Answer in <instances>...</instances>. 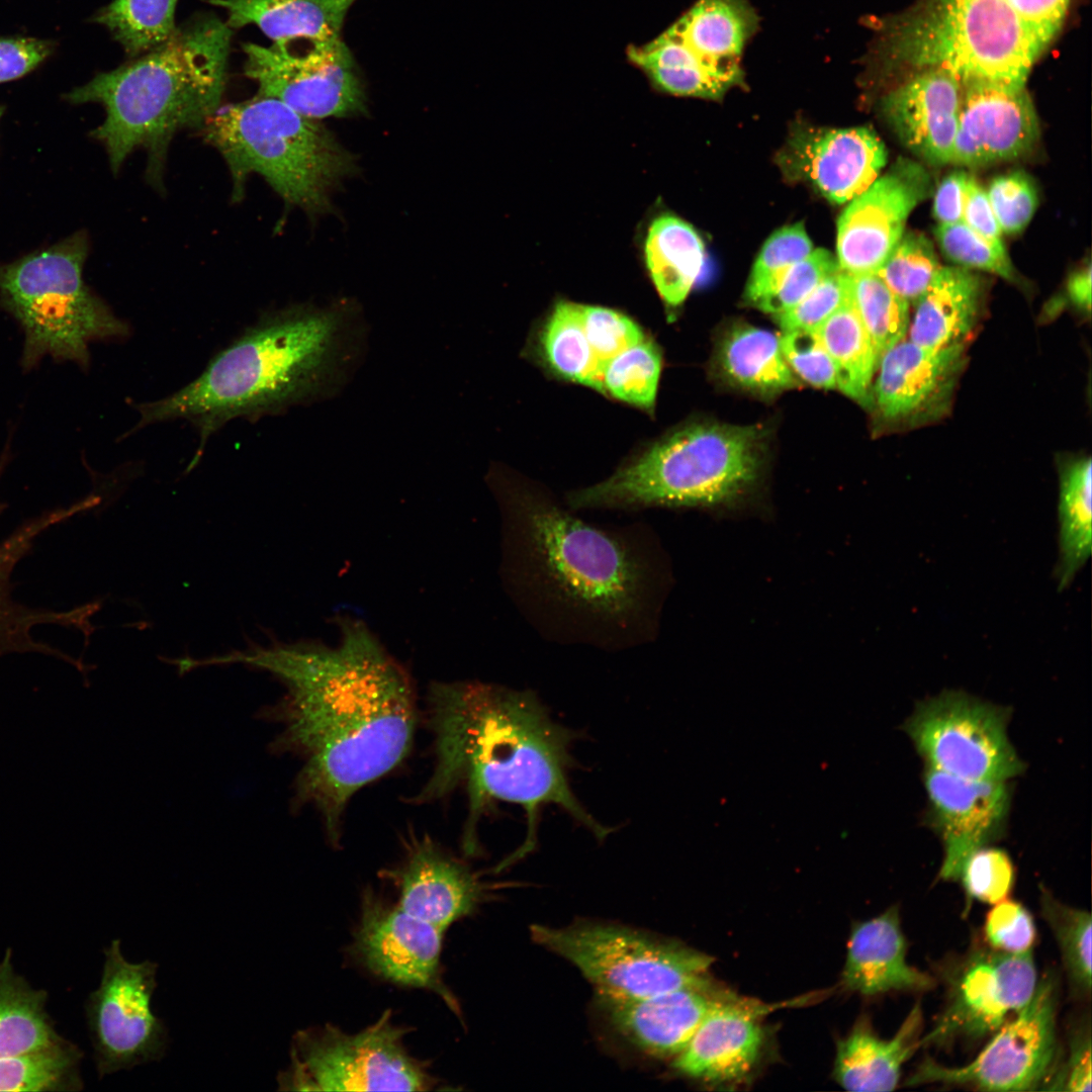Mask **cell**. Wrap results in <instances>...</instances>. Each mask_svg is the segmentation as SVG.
I'll list each match as a JSON object with an SVG mask.
<instances>
[{
  "mask_svg": "<svg viewBox=\"0 0 1092 1092\" xmlns=\"http://www.w3.org/2000/svg\"><path fill=\"white\" fill-rule=\"evenodd\" d=\"M497 485L502 582L535 631L606 651L655 638L665 571L646 524L595 525L530 484Z\"/></svg>",
  "mask_w": 1092,
  "mask_h": 1092,
  "instance_id": "1",
  "label": "cell"
},
{
  "mask_svg": "<svg viewBox=\"0 0 1092 1092\" xmlns=\"http://www.w3.org/2000/svg\"><path fill=\"white\" fill-rule=\"evenodd\" d=\"M337 647L298 643L229 655L276 673L288 695L280 714V746L303 764L296 779L299 805H311L332 843L352 797L396 767L408 753L417 725L412 680L364 623L341 621Z\"/></svg>",
  "mask_w": 1092,
  "mask_h": 1092,
  "instance_id": "2",
  "label": "cell"
},
{
  "mask_svg": "<svg viewBox=\"0 0 1092 1092\" xmlns=\"http://www.w3.org/2000/svg\"><path fill=\"white\" fill-rule=\"evenodd\" d=\"M434 764L412 799L437 801L465 791L469 815L464 844L476 847V825L492 802L520 806L527 828L512 858L535 848L542 809L558 806L605 840L612 828L599 822L573 793L568 772L574 733L557 722L531 691L481 681L434 682L427 697Z\"/></svg>",
  "mask_w": 1092,
  "mask_h": 1092,
  "instance_id": "3",
  "label": "cell"
},
{
  "mask_svg": "<svg viewBox=\"0 0 1092 1092\" xmlns=\"http://www.w3.org/2000/svg\"><path fill=\"white\" fill-rule=\"evenodd\" d=\"M343 316L333 309L291 307L262 316L220 351L195 380L136 406V428L185 419L208 438L236 418L276 414L318 394L340 356Z\"/></svg>",
  "mask_w": 1092,
  "mask_h": 1092,
  "instance_id": "4",
  "label": "cell"
},
{
  "mask_svg": "<svg viewBox=\"0 0 1092 1092\" xmlns=\"http://www.w3.org/2000/svg\"><path fill=\"white\" fill-rule=\"evenodd\" d=\"M231 38L225 22L202 14L177 27L162 46L65 94L72 104L104 107L105 118L91 134L104 146L114 173L144 149L148 175L160 184L175 133L200 129L219 108Z\"/></svg>",
  "mask_w": 1092,
  "mask_h": 1092,
  "instance_id": "5",
  "label": "cell"
},
{
  "mask_svg": "<svg viewBox=\"0 0 1092 1092\" xmlns=\"http://www.w3.org/2000/svg\"><path fill=\"white\" fill-rule=\"evenodd\" d=\"M767 445L760 425L693 422L657 440L606 479L565 495L574 512L728 504L759 479Z\"/></svg>",
  "mask_w": 1092,
  "mask_h": 1092,
  "instance_id": "6",
  "label": "cell"
},
{
  "mask_svg": "<svg viewBox=\"0 0 1092 1092\" xmlns=\"http://www.w3.org/2000/svg\"><path fill=\"white\" fill-rule=\"evenodd\" d=\"M200 130L229 167L234 200L258 174L284 202L314 217L333 210L334 193L358 171L356 156L318 119L272 97L219 106Z\"/></svg>",
  "mask_w": 1092,
  "mask_h": 1092,
  "instance_id": "7",
  "label": "cell"
},
{
  "mask_svg": "<svg viewBox=\"0 0 1092 1092\" xmlns=\"http://www.w3.org/2000/svg\"><path fill=\"white\" fill-rule=\"evenodd\" d=\"M89 240L79 231L46 249L0 263V306L20 327V366L27 372L47 357L90 365L92 343L128 335L117 317L84 281Z\"/></svg>",
  "mask_w": 1092,
  "mask_h": 1092,
  "instance_id": "8",
  "label": "cell"
},
{
  "mask_svg": "<svg viewBox=\"0 0 1092 1092\" xmlns=\"http://www.w3.org/2000/svg\"><path fill=\"white\" fill-rule=\"evenodd\" d=\"M887 56L961 84L1025 86L1042 49L1004 0H918L886 30Z\"/></svg>",
  "mask_w": 1092,
  "mask_h": 1092,
  "instance_id": "9",
  "label": "cell"
},
{
  "mask_svg": "<svg viewBox=\"0 0 1092 1092\" xmlns=\"http://www.w3.org/2000/svg\"><path fill=\"white\" fill-rule=\"evenodd\" d=\"M531 934L578 969L599 995L640 998L711 984V956L643 931L599 923L535 924Z\"/></svg>",
  "mask_w": 1092,
  "mask_h": 1092,
  "instance_id": "10",
  "label": "cell"
},
{
  "mask_svg": "<svg viewBox=\"0 0 1092 1092\" xmlns=\"http://www.w3.org/2000/svg\"><path fill=\"white\" fill-rule=\"evenodd\" d=\"M757 16L744 0H698L652 41L628 58L658 89L719 99L743 82L742 60Z\"/></svg>",
  "mask_w": 1092,
  "mask_h": 1092,
  "instance_id": "11",
  "label": "cell"
},
{
  "mask_svg": "<svg viewBox=\"0 0 1092 1092\" xmlns=\"http://www.w3.org/2000/svg\"><path fill=\"white\" fill-rule=\"evenodd\" d=\"M405 1030L385 1012L365 1029L348 1033L334 1025L297 1031L290 1066L279 1073V1090L428 1091L436 1079L404 1046Z\"/></svg>",
  "mask_w": 1092,
  "mask_h": 1092,
  "instance_id": "12",
  "label": "cell"
},
{
  "mask_svg": "<svg viewBox=\"0 0 1092 1092\" xmlns=\"http://www.w3.org/2000/svg\"><path fill=\"white\" fill-rule=\"evenodd\" d=\"M1009 712L962 691L917 704L904 729L926 766L977 781L1007 782L1023 772L1007 734Z\"/></svg>",
  "mask_w": 1092,
  "mask_h": 1092,
  "instance_id": "13",
  "label": "cell"
},
{
  "mask_svg": "<svg viewBox=\"0 0 1092 1092\" xmlns=\"http://www.w3.org/2000/svg\"><path fill=\"white\" fill-rule=\"evenodd\" d=\"M245 75L258 95L278 99L313 119L367 113V95L354 57L341 39L296 38L263 47L247 42Z\"/></svg>",
  "mask_w": 1092,
  "mask_h": 1092,
  "instance_id": "14",
  "label": "cell"
},
{
  "mask_svg": "<svg viewBox=\"0 0 1092 1092\" xmlns=\"http://www.w3.org/2000/svg\"><path fill=\"white\" fill-rule=\"evenodd\" d=\"M1058 984L1053 975L1037 982L1030 1001L1005 1021L968 1065L945 1067L923 1061L907 1086L943 1084L984 1091L1041 1090L1059 1063Z\"/></svg>",
  "mask_w": 1092,
  "mask_h": 1092,
  "instance_id": "15",
  "label": "cell"
},
{
  "mask_svg": "<svg viewBox=\"0 0 1092 1092\" xmlns=\"http://www.w3.org/2000/svg\"><path fill=\"white\" fill-rule=\"evenodd\" d=\"M99 987L85 1002L89 1035L99 1078L163 1058L167 1028L151 1008L158 964H133L120 951L119 939L104 948Z\"/></svg>",
  "mask_w": 1092,
  "mask_h": 1092,
  "instance_id": "16",
  "label": "cell"
},
{
  "mask_svg": "<svg viewBox=\"0 0 1092 1092\" xmlns=\"http://www.w3.org/2000/svg\"><path fill=\"white\" fill-rule=\"evenodd\" d=\"M948 980L945 1007L920 1046L994 1033L1030 1001L1038 982L1031 948L1012 953L990 946L970 952Z\"/></svg>",
  "mask_w": 1092,
  "mask_h": 1092,
  "instance_id": "17",
  "label": "cell"
},
{
  "mask_svg": "<svg viewBox=\"0 0 1092 1092\" xmlns=\"http://www.w3.org/2000/svg\"><path fill=\"white\" fill-rule=\"evenodd\" d=\"M444 932L367 891L353 948L374 975L401 986L432 991L457 1014L458 1002L441 972Z\"/></svg>",
  "mask_w": 1092,
  "mask_h": 1092,
  "instance_id": "18",
  "label": "cell"
},
{
  "mask_svg": "<svg viewBox=\"0 0 1092 1092\" xmlns=\"http://www.w3.org/2000/svg\"><path fill=\"white\" fill-rule=\"evenodd\" d=\"M931 191L918 163L900 160L854 197L837 224V264L848 275L877 273L902 236L907 218Z\"/></svg>",
  "mask_w": 1092,
  "mask_h": 1092,
  "instance_id": "19",
  "label": "cell"
},
{
  "mask_svg": "<svg viewBox=\"0 0 1092 1092\" xmlns=\"http://www.w3.org/2000/svg\"><path fill=\"white\" fill-rule=\"evenodd\" d=\"M11 459L10 446L0 456V479ZM96 499L90 495L68 507L46 511L30 518L0 540V657L9 653L37 652L65 659L73 664L76 660L65 652L33 635V629L41 625H56L82 632L85 638L95 629L91 617L98 611V602L69 610H51L26 606L13 596L11 577L17 564L30 553L38 537L49 529L62 524L76 515L91 510ZM8 505L0 500V516Z\"/></svg>",
  "mask_w": 1092,
  "mask_h": 1092,
  "instance_id": "20",
  "label": "cell"
},
{
  "mask_svg": "<svg viewBox=\"0 0 1092 1092\" xmlns=\"http://www.w3.org/2000/svg\"><path fill=\"white\" fill-rule=\"evenodd\" d=\"M923 784L928 818L943 847L938 877L959 881L968 857L1000 838L1011 792L1007 782L969 780L926 766Z\"/></svg>",
  "mask_w": 1092,
  "mask_h": 1092,
  "instance_id": "21",
  "label": "cell"
},
{
  "mask_svg": "<svg viewBox=\"0 0 1092 1092\" xmlns=\"http://www.w3.org/2000/svg\"><path fill=\"white\" fill-rule=\"evenodd\" d=\"M965 345L940 349L904 339L881 357L870 404L888 424L914 425L943 413L963 367Z\"/></svg>",
  "mask_w": 1092,
  "mask_h": 1092,
  "instance_id": "22",
  "label": "cell"
},
{
  "mask_svg": "<svg viewBox=\"0 0 1092 1092\" xmlns=\"http://www.w3.org/2000/svg\"><path fill=\"white\" fill-rule=\"evenodd\" d=\"M1037 116L1025 86L962 85L950 163L981 167L1026 154L1038 138Z\"/></svg>",
  "mask_w": 1092,
  "mask_h": 1092,
  "instance_id": "23",
  "label": "cell"
},
{
  "mask_svg": "<svg viewBox=\"0 0 1092 1092\" xmlns=\"http://www.w3.org/2000/svg\"><path fill=\"white\" fill-rule=\"evenodd\" d=\"M384 876L396 886L400 908L444 930L472 913L482 894L469 867L426 834L412 835L401 862Z\"/></svg>",
  "mask_w": 1092,
  "mask_h": 1092,
  "instance_id": "24",
  "label": "cell"
},
{
  "mask_svg": "<svg viewBox=\"0 0 1092 1092\" xmlns=\"http://www.w3.org/2000/svg\"><path fill=\"white\" fill-rule=\"evenodd\" d=\"M735 996L708 984L640 998L597 994V1000L609 1023L634 1046L652 1057L674 1058L705 1017Z\"/></svg>",
  "mask_w": 1092,
  "mask_h": 1092,
  "instance_id": "25",
  "label": "cell"
},
{
  "mask_svg": "<svg viewBox=\"0 0 1092 1092\" xmlns=\"http://www.w3.org/2000/svg\"><path fill=\"white\" fill-rule=\"evenodd\" d=\"M786 165L829 201L844 203L863 192L879 176L887 152L867 127L810 129L792 139Z\"/></svg>",
  "mask_w": 1092,
  "mask_h": 1092,
  "instance_id": "26",
  "label": "cell"
},
{
  "mask_svg": "<svg viewBox=\"0 0 1092 1092\" xmlns=\"http://www.w3.org/2000/svg\"><path fill=\"white\" fill-rule=\"evenodd\" d=\"M778 1005L735 996L712 1010L676 1056L679 1073L711 1084L744 1080L759 1061L764 1033L759 1018Z\"/></svg>",
  "mask_w": 1092,
  "mask_h": 1092,
  "instance_id": "27",
  "label": "cell"
},
{
  "mask_svg": "<svg viewBox=\"0 0 1092 1092\" xmlns=\"http://www.w3.org/2000/svg\"><path fill=\"white\" fill-rule=\"evenodd\" d=\"M890 91L883 112L901 143L931 165L950 163L962 84L940 70H922Z\"/></svg>",
  "mask_w": 1092,
  "mask_h": 1092,
  "instance_id": "28",
  "label": "cell"
},
{
  "mask_svg": "<svg viewBox=\"0 0 1092 1092\" xmlns=\"http://www.w3.org/2000/svg\"><path fill=\"white\" fill-rule=\"evenodd\" d=\"M899 909L889 907L880 915L851 926L841 985L863 996L891 991L921 992L934 987L928 974L910 966Z\"/></svg>",
  "mask_w": 1092,
  "mask_h": 1092,
  "instance_id": "29",
  "label": "cell"
},
{
  "mask_svg": "<svg viewBox=\"0 0 1092 1092\" xmlns=\"http://www.w3.org/2000/svg\"><path fill=\"white\" fill-rule=\"evenodd\" d=\"M923 1017L915 1004L890 1039L881 1038L867 1018H860L836 1043L833 1079L847 1091L886 1092L896 1089L903 1065L920 1048Z\"/></svg>",
  "mask_w": 1092,
  "mask_h": 1092,
  "instance_id": "30",
  "label": "cell"
},
{
  "mask_svg": "<svg viewBox=\"0 0 1092 1092\" xmlns=\"http://www.w3.org/2000/svg\"><path fill=\"white\" fill-rule=\"evenodd\" d=\"M981 283L963 267H941L915 303L908 338L930 349L963 342L979 311Z\"/></svg>",
  "mask_w": 1092,
  "mask_h": 1092,
  "instance_id": "31",
  "label": "cell"
},
{
  "mask_svg": "<svg viewBox=\"0 0 1092 1092\" xmlns=\"http://www.w3.org/2000/svg\"><path fill=\"white\" fill-rule=\"evenodd\" d=\"M226 11L225 24L258 26L274 42L339 37L350 8L358 0H206Z\"/></svg>",
  "mask_w": 1092,
  "mask_h": 1092,
  "instance_id": "32",
  "label": "cell"
},
{
  "mask_svg": "<svg viewBox=\"0 0 1092 1092\" xmlns=\"http://www.w3.org/2000/svg\"><path fill=\"white\" fill-rule=\"evenodd\" d=\"M716 369L736 388L770 397L798 385L780 345V337L749 324L728 327L718 342Z\"/></svg>",
  "mask_w": 1092,
  "mask_h": 1092,
  "instance_id": "33",
  "label": "cell"
},
{
  "mask_svg": "<svg viewBox=\"0 0 1092 1092\" xmlns=\"http://www.w3.org/2000/svg\"><path fill=\"white\" fill-rule=\"evenodd\" d=\"M649 275L665 305H680L705 262V248L697 232L682 219L661 215L649 226L645 247Z\"/></svg>",
  "mask_w": 1092,
  "mask_h": 1092,
  "instance_id": "34",
  "label": "cell"
},
{
  "mask_svg": "<svg viewBox=\"0 0 1092 1092\" xmlns=\"http://www.w3.org/2000/svg\"><path fill=\"white\" fill-rule=\"evenodd\" d=\"M1092 462L1080 457L1060 470L1058 522L1059 589L1068 587L1086 564L1092 549Z\"/></svg>",
  "mask_w": 1092,
  "mask_h": 1092,
  "instance_id": "35",
  "label": "cell"
},
{
  "mask_svg": "<svg viewBox=\"0 0 1092 1092\" xmlns=\"http://www.w3.org/2000/svg\"><path fill=\"white\" fill-rule=\"evenodd\" d=\"M48 993L14 971L12 949L0 961V1058L49 1044L62 1035L47 1012Z\"/></svg>",
  "mask_w": 1092,
  "mask_h": 1092,
  "instance_id": "36",
  "label": "cell"
},
{
  "mask_svg": "<svg viewBox=\"0 0 1092 1092\" xmlns=\"http://www.w3.org/2000/svg\"><path fill=\"white\" fill-rule=\"evenodd\" d=\"M816 332L835 366L836 388L860 404H870L878 362L851 294Z\"/></svg>",
  "mask_w": 1092,
  "mask_h": 1092,
  "instance_id": "37",
  "label": "cell"
},
{
  "mask_svg": "<svg viewBox=\"0 0 1092 1092\" xmlns=\"http://www.w3.org/2000/svg\"><path fill=\"white\" fill-rule=\"evenodd\" d=\"M83 1051L59 1039L26 1052L0 1058V1091L77 1092L83 1090L80 1072Z\"/></svg>",
  "mask_w": 1092,
  "mask_h": 1092,
  "instance_id": "38",
  "label": "cell"
},
{
  "mask_svg": "<svg viewBox=\"0 0 1092 1092\" xmlns=\"http://www.w3.org/2000/svg\"><path fill=\"white\" fill-rule=\"evenodd\" d=\"M544 359L558 376L602 393L604 367L586 338L581 304L559 301L550 313L541 336Z\"/></svg>",
  "mask_w": 1092,
  "mask_h": 1092,
  "instance_id": "39",
  "label": "cell"
},
{
  "mask_svg": "<svg viewBox=\"0 0 1092 1092\" xmlns=\"http://www.w3.org/2000/svg\"><path fill=\"white\" fill-rule=\"evenodd\" d=\"M178 0H113L92 18L105 26L129 57H140L175 33Z\"/></svg>",
  "mask_w": 1092,
  "mask_h": 1092,
  "instance_id": "40",
  "label": "cell"
},
{
  "mask_svg": "<svg viewBox=\"0 0 1092 1092\" xmlns=\"http://www.w3.org/2000/svg\"><path fill=\"white\" fill-rule=\"evenodd\" d=\"M849 278L851 299L879 364L885 352L906 338L910 304L896 295L876 273L849 275Z\"/></svg>",
  "mask_w": 1092,
  "mask_h": 1092,
  "instance_id": "41",
  "label": "cell"
},
{
  "mask_svg": "<svg viewBox=\"0 0 1092 1092\" xmlns=\"http://www.w3.org/2000/svg\"><path fill=\"white\" fill-rule=\"evenodd\" d=\"M1041 914L1058 942L1070 983L1078 995L1091 991V914L1041 891Z\"/></svg>",
  "mask_w": 1092,
  "mask_h": 1092,
  "instance_id": "42",
  "label": "cell"
},
{
  "mask_svg": "<svg viewBox=\"0 0 1092 1092\" xmlns=\"http://www.w3.org/2000/svg\"><path fill=\"white\" fill-rule=\"evenodd\" d=\"M662 367L659 348L646 338L609 360L603 371L605 394L652 411Z\"/></svg>",
  "mask_w": 1092,
  "mask_h": 1092,
  "instance_id": "43",
  "label": "cell"
},
{
  "mask_svg": "<svg viewBox=\"0 0 1092 1092\" xmlns=\"http://www.w3.org/2000/svg\"><path fill=\"white\" fill-rule=\"evenodd\" d=\"M940 268L931 242L910 232L902 236L876 274L896 295L915 304Z\"/></svg>",
  "mask_w": 1092,
  "mask_h": 1092,
  "instance_id": "44",
  "label": "cell"
},
{
  "mask_svg": "<svg viewBox=\"0 0 1092 1092\" xmlns=\"http://www.w3.org/2000/svg\"><path fill=\"white\" fill-rule=\"evenodd\" d=\"M801 223L780 229L762 246L748 278L744 299L754 305L770 293L787 271L812 251Z\"/></svg>",
  "mask_w": 1092,
  "mask_h": 1092,
  "instance_id": "45",
  "label": "cell"
},
{
  "mask_svg": "<svg viewBox=\"0 0 1092 1092\" xmlns=\"http://www.w3.org/2000/svg\"><path fill=\"white\" fill-rule=\"evenodd\" d=\"M935 237L944 256L957 265L1014 279V269L1002 242L983 237L963 221L938 224Z\"/></svg>",
  "mask_w": 1092,
  "mask_h": 1092,
  "instance_id": "46",
  "label": "cell"
},
{
  "mask_svg": "<svg viewBox=\"0 0 1092 1092\" xmlns=\"http://www.w3.org/2000/svg\"><path fill=\"white\" fill-rule=\"evenodd\" d=\"M1015 879V871L1009 854L1000 848L981 847L974 851L963 866L959 881L967 898L988 904H996L1009 896Z\"/></svg>",
  "mask_w": 1092,
  "mask_h": 1092,
  "instance_id": "47",
  "label": "cell"
},
{
  "mask_svg": "<svg viewBox=\"0 0 1092 1092\" xmlns=\"http://www.w3.org/2000/svg\"><path fill=\"white\" fill-rule=\"evenodd\" d=\"M837 268V261L830 252L823 249L812 250L809 255L794 264L777 287L759 299L754 306L772 315L780 314L802 300Z\"/></svg>",
  "mask_w": 1092,
  "mask_h": 1092,
  "instance_id": "48",
  "label": "cell"
},
{
  "mask_svg": "<svg viewBox=\"0 0 1092 1092\" xmlns=\"http://www.w3.org/2000/svg\"><path fill=\"white\" fill-rule=\"evenodd\" d=\"M581 320L592 350L604 368L616 355L645 339L637 323L609 307L581 304Z\"/></svg>",
  "mask_w": 1092,
  "mask_h": 1092,
  "instance_id": "49",
  "label": "cell"
},
{
  "mask_svg": "<svg viewBox=\"0 0 1092 1092\" xmlns=\"http://www.w3.org/2000/svg\"><path fill=\"white\" fill-rule=\"evenodd\" d=\"M849 297V275L838 267L797 304L775 317L783 332L817 330Z\"/></svg>",
  "mask_w": 1092,
  "mask_h": 1092,
  "instance_id": "50",
  "label": "cell"
},
{
  "mask_svg": "<svg viewBox=\"0 0 1092 1092\" xmlns=\"http://www.w3.org/2000/svg\"><path fill=\"white\" fill-rule=\"evenodd\" d=\"M780 345L794 374L814 387L836 388L835 366L816 330L784 332Z\"/></svg>",
  "mask_w": 1092,
  "mask_h": 1092,
  "instance_id": "51",
  "label": "cell"
},
{
  "mask_svg": "<svg viewBox=\"0 0 1092 1092\" xmlns=\"http://www.w3.org/2000/svg\"><path fill=\"white\" fill-rule=\"evenodd\" d=\"M987 195L1001 232H1021L1032 218L1037 194L1033 183L1022 172H1013L995 178L989 185Z\"/></svg>",
  "mask_w": 1092,
  "mask_h": 1092,
  "instance_id": "52",
  "label": "cell"
},
{
  "mask_svg": "<svg viewBox=\"0 0 1092 1092\" xmlns=\"http://www.w3.org/2000/svg\"><path fill=\"white\" fill-rule=\"evenodd\" d=\"M984 935L991 948L1005 952L1030 949L1036 937L1031 913L1019 902L1004 899L987 913Z\"/></svg>",
  "mask_w": 1092,
  "mask_h": 1092,
  "instance_id": "53",
  "label": "cell"
},
{
  "mask_svg": "<svg viewBox=\"0 0 1092 1092\" xmlns=\"http://www.w3.org/2000/svg\"><path fill=\"white\" fill-rule=\"evenodd\" d=\"M1091 1030L1088 1023L1074 1031L1067 1060L1058 1063L1041 1090L1084 1092L1091 1091Z\"/></svg>",
  "mask_w": 1092,
  "mask_h": 1092,
  "instance_id": "54",
  "label": "cell"
},
{
  "mask_svg": "<svg viewBox=\"0 0 1092 1092\" xmlns=\"http://www.w3.org/2000/svg\"><path fill=\"white\" fill-rule=\"evenodd\" d=\"M57 43L30 36L0 37V84L20 79L50 58Z\"/></svg>",
  "mask_w": 1092,
  "mask_h": 1092,
  "instance_id": "55",
  "label": "cell"
},
{
  "mask_svg": "<svg viewBox=\"0 0 1092 1092\" xmlns=\"http://www.w3.org/2000/svg\"><path fill=\"white\" fill-rule=\"evenodd\" d=\"M1042 51L1060 30L1070 0H1004Z\"/></svg>",
  "mask_w": 1092,
  "mask_h": 1092,
  "instance_id": "56",
  "label": "cell"
},
{
  "mask_svg": "<svg viewBox=\"0 0 1092 1092\" xmlns=\"http://www.w3.org/2000/svg\"><path fill=\"white\" fill-rule=\"evenodd\" d=\"M963 222L993 242H1002V232L993 212L987 191L971 176L968 177L966 185Z\"/></svg>",
  "mask_w": 1092,
  "mask_h": 1092,
  "instance_id": "57",
  "label": "cell"
},
{
  "mask_svg": "<svg viewBox=\"0 0 1092 1092\" xmlns=\"http://www.w3.org/2000/svg\"><path fill=\"white\" fill-rule=\"evenodd\" d=\"M969 175L964 171L949 173L940 182L934 196L933 214L938 224L963 221L966 185Z\"/></svg>",
  "mask_w": 1092,
  "mask_h": 1092,
  "instance_id": "58",
  "label": "cell"
},
{
  "mask_svg": "<svg viewBox=\"0 0 1092 1092\" xmlns=\"http://www.w3.org/2000/svg\"><path fill=\"white\" fill-rule=\"evenodd\" d=\"M1068 297L1072 303L1082 311L1090 313L1091 309V265L1073 274L1067 284Z\"/></svg>",
  "mask_w": 1092,
  "mask_h": 1092,
  "instance_id": "59",
  "label": "cell"
},
{
  "mask_svg": "<svg viewBox=\"0 0 1092 1092\" xmlns=\"http://www.w3.org/2000/svg\"><path fill=\"white\" fill-rule=\"evenodd\" d=\"M4 111H5V107L0 106V119H1L2 115L4 114Z\"/></svg>",
  "mask_w": 1092,
  "mask_h": 1092,
  "instance_id": "60",
  "label": "cell"
}]
</instances>
